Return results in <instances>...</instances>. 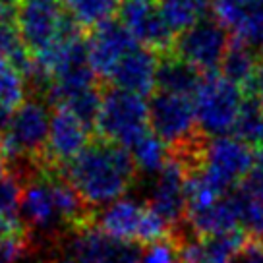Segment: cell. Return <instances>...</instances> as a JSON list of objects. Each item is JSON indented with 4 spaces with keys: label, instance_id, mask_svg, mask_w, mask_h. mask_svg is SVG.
I'll return each instance as SVG.
<instances>
[{
    "label": "cell",
    "instance_id": "83f0119b",
    "mask_svg": "<svg viewBox=\"0 0 263 263\" xmlns=\"http://www.w3.org/2000/svg\"><path fill=\"white\" fill-rule=\"evenodd\" d=\"M236 263H263V242L250 240Z\"/></svg>",
    "mask_w": 263,
    "mask_h": 263
},
{
    "label": "cell",
    "instance_id": "ffe728a7",
    "mask_svg": "<svg viewBox=\"0 0 263 263\" xmlns=\"http://www.w3.org/2000/svg\"><path fill=\"white\" fill-rule=\"evenodd\" d=\"M122 0H64V10L68 17L80 29H97L99 25L112 22L118 14Z\"/></svg>",
    "mask_w": 263,
    "mask_h": 263
},
{
    "label": "cell",
    "instance_id": "44dd1931",
    "mask_svg": "<svg viewBox=\"0 0 263 263\" xmlns=\"http://www.w3.org/2000/svg\"><path fill=\"white\" fill-rule=\"evenodd\" d=\"M240 215V227L248 238L254 242H263V196L252 190L246 182L236 192H232Z\"/></svg>",
    "mask_w": 263,
    "mask_h": 263
},
{
    "label": "cell",
    "instance_id": "4fadbf2b",
    "mask_svg": "<svg viewBox=\"0 0 263 263\" xmlns=\"http://www.w3.org/2000/svg\"><path fill=\"white\" fill-rule=\"evenodd\" d=\"M89 128L68 108L57 107L50 116V132L45 164L62 171L89 143Z\"/></svg>",
    "mask_w": 263,
    "mask_h": 263
},
{
    "label": "cell",
    "instance_id": "3957f363",
    "mask_svg": "<svg viewBox=\"0 0 263 263\" xmlns=\"http://www.w3.org/2000/svg\"><path fill=\"white\" fill-rule=\"evenodd\" d=\"M95 128L101 140L132 149L151 132L149 107L140 95L110 87L103 93Z\"/></svg>",
    "mask_w": 263,
    "mask_h": 263
},
{
    "label": "cell",
    "instance_id": "cb8c5ba5",
    "mask_svg": "<svg viewBox=\"0 0 263 263\" xmlns=\"http://www.w3.org/2000/svg\"><path fill=\"white\" fill-rule=\"evenodd\" d=\"M132 157L141 173H161L168 161V147L151 130L132 147Z\"/></svg>",
    "mask_w": 263,
    "mask_h": 263
},
{
    "label": "cell",
    "instance_id": "277c9868",
    "mask_svg": "<svg viewBox=\"0 0 263 263\" xmlns=\"http://www.w3.org/2000/svg\"><path fill=\"white\" fill-rule=\"evenodd\" d=\"M95 227L118 240L151 246L174 236V230L149 205L122 197L95 215Z\"/></svg>",
    "mask_w": 263,
    "mask_h": 263
},
{
    "label": "cell",
    "instance_id": "9a60e30c",
    "mask_svg": "<svg viewBox=\"0 0 263 263\" xmlns=\"http://www.w3.org/2000/svg\"><path fill=\"white\" fill-rule=\"evenodd\" d=\"M176 240L182 263H236L250 242L248 234L242 230L207 238L182 236Z\"/></svg>",
    "mask_w": 263,
    "mask_h": 263
},
{
    "label": "cell",
    "instance_id": "4dcf8cb0",
    "mask_svg": "<svg viewBox=\"0 0 263 263\" xmlns=\"http://www.w3.org/2000/svg\"><path fill=\"white\" fill-rule=\"evenodd\" d=\"M261 105H263V101H261Z\"/></svg>",
    "mask_w": 263,
    "mask_h": 263
},
{
    "label": "cell",
    "instance_id": "7a4b0ae2",
    "mask_svg": "<svg viewBox=\"0 0 263 263\" xmlns=\"http://www.w3.org/2000/svg\"><path fill=\"white\" fill-rule=\"evenodd\" d=\"M49 107L41 99H27L6 122V132L2 136L6 168L16 173L24 166L35 168L45 164V153L50 132Z\"/></svg>",
    "mask_w": 263,
    "mask_h": 263
},
{
    "label": "cell",
    "instance_id": "52a82bcc",
    "mask_svg": "<svg viewBox=\"0 0 263 263\" xmlns=\"http://www.w3.org/2000/svg\"><path fill=\"white\" fill-rule=\"evenodd\" d=\"M16 25L31 57L45 52L78 27L66 14L64 0H22L16 12Z\"/></svg>",
    "mask_w": 263,
    "mask_h": 263
},
{
    "label": "cell",
    "instance_id": "2e32d148",
    "mask_svg": "<svg viewBox=\"0 0 263 263\" xmlns=\"http://www.w3.org/2000/svg\"><path fill=\"white\" fill-rule=\"evenodd\" d=\"M157 70H159L157 52L138 45L116 64L108 80L112 82L116 89L145 97L155 89Z\"/></svg>",
    "mask_w": 263,
    "mask_h": 263
},
{
    "label": "cell",
    "instance_id": "6da1fadb",
    "mask_svg": "<svg viewBox=\"0 0 263 263\" xmlns=\"http://www.w3.org/2000/svg\"><path fill=\"white\" fill-rule=\"evenodd\" d=\"M68 182L89 207L110 205L136 182L138 166L126 147L97 138L62 168Z\"/></svg>",
    "mask_w": 263,
    "mask_h": 263
},
{
    "label": "cell",
    "instance_id": "ac0fdd59",
    "mask_svg": "<svg viewBox=\"0 0 263 263\" xmlns=\"http://www.w3.org/2000/svg\"><path fill=\"white\" fill-rule=\"evenodd\" d=\"M259 60L257 50L248 43L234 39L230 41V47L221 62V76L230 83L238 85L240 89L250 91L254 87L257 72H259Z\"/></svg>",
    "mask_w": 263,
    "mask_h": 263
},
{
    "label": "cell",
    "instance_id": "9c48e42d",
    "mask_svg": "<svg viewBox=\"0 0 263 263\" xmlns=\"http://www.w3.org/2000/svg\"><path fill=\"white\" fill-rule=\"evenodd\" d=\"M255 157L257 155H254V147L236 138H209L199 173H203L222 192H227L234 184L248 180L255 166Z\"/></svg>",
    "mask_w": 263,
    "mask_h": 263
},
{
    "label": "cell",
    "instance_id": "e0dca14e",
    "mask_svg": "<svg viewBox=\"0 0 263 263\" xmlns=\"http://www.w3.org/2000/svg\"><path fill=\"white\" fill-rule=\"evenodd\" d=\"M186 224L192 229L194 236H197V238L236 232L240 227V215L232 194L229 197L219 199L215 205L207 207V209L190 211L186 215Z\"/></svg>",
    "mask_w": 263,
    "mask_h": 263
},
{
    "label": "cell",
    "instance_id": "30bf717a",
    "mask_svg": "<svg viewBox=\"0 0 263 263\" xmlns=\"http://www.w3.org/2000/svg\"><path fill=\"white\" fill-rule=\"evenodd\" d=\"M143 250L138 242L112 238L93 224L72 232L60 263H140Z\"/></svg>",
    "mask_w": 263,
    "mask_h": 263
},
{
    "label": "cell",
    "instance_id": "7c38bea8",
    "mask_svg": "<svg viewBox=\"0 0 263 263\" xmlns=\"http://www.w3.org/2000/svg\"><path fill=\"white\" fill-rule=\"evenodd\" d=\"M186 184H188V171L168 155V161L157 176L155 188L151 192L147 205L174 230V236H182L180 227L186 222L188 215Z\"/></svg>",
    "mask_w": 263,
    "mask_h": 263
},
{
    "label": "cell",
    "instance_id": "7402d4cb",
    "mask_svg": "<svg viewBox=\"0 0 263 263\" xmlns=\"http://www.w3.org/2000/svg\"><path fill=\"white\" fill-rule=\"evenodd\" d=\"M234 138L250 147H263V105L259 97L248 95L232 126Z\"/></svg>",
    "mask_w": 263,
    "mask_h": 263
},
{
    "label": "cell",
    "instance_id": "8fae6325",
    "mask_svg": "<svg viewBox=\"0 0 263 263\" xmlns=\"http://www.w3.org/2000/svg\"><path fill=\"white\" fill-rule=\"evenodd\" d=\"M118 22L136 39L138 45L157 54H168L174 45V31L168 25L159 0H122Z\"/></svg>",
    "mask_w": 263,
    "mask_h": 263
},
{
    "label": "cell",
    "instance_id": "484cf974",
    "mask_svg": "<svg viewBox=\"0 0 263 263\" xmlns=\"http://www.w3.org/2000/svg\"><path fill=\"white\" fill-rule=\"evenodd\" d=\"M140 263H182L178 240L168 238L155 242L151 246H145Z\"/></svg>",
    "mask_w": 263,
    "mask_h": 263
},
{
    "label": "cell",
    "instance_id": "f546056e",
    "mask_svg": "<svg viewBox=\"0 0 263 263\" xmlns=\"http://www.w3.org/2000/svg\"><path fill=\"white\" fill-rule=\"evenodd\" d=\"M6 168V159H4V145H2V136H0V171Z\"/></svg>",
    "mask_w": 263,
    "mask_h": 263
},
{
    "label": "cell",
    "instance_id": "5b68a950",
    "mask_svg": "<svg viewBox=\"0 0 263 263\" xmlns=\"http://www.w3.org/2000/svg\"><path fill=\"white\" fill-rule=\"evenodd\" d=\"M238 85L221 74H205L194 95V107L199 132L207 138H221L236 122L244 95Z\"/></svg>",
    "mask_w": 263,
    "mask_h": 263
},
{
    "label": "cell",
    "instance_id": "4316f807",
    "mask_svg": "<svg viewBox=\"0 0 263 263\" xmlns=\"http://www.w3.org/2000/svg\"><path fill=\"white\" fill-rule=\"evenodd\" d=\"M252 190H255L259 196H263V147L259 149V155L255 157V166L252 174L248 176V180H244Z\"/></svg>",
    "mask_w": 263,
    "mask_h": 263
},
{
    "label": "cell",
    "instance_id": "5bb4252c",
    "mask_svg": "<svg viewBox=\"0 0 263 263\" xmlns=\"http://www.w3.org/2000/svg\"><path fill=\"white\" fill-rule=\"evenodd\" d=\"M134 47H138L136 39L126 31L120 22H107L99 25L85 39L87 60L97 78L107 80L112 74L116 64L122 60Z\"/></svg>",
    "mask_w": 263,
    "mask_h": 263
},
{
    "label": "cell",
    "instance_id": "f1b7e54d",
    "mask_svg": "<svg viewBox=\"0 0 263 263\" xmlns=\"http://www.w3.org/2000/svg\"><path fill=\"white\" fill-rule=\"evenodd\" d=\"M22 0H0V20H16V12Z\"/></svg>",
    "mask_w": 263,
    "mask_h": 263
},
{
    "label": "cell",
    "instance_id": "603a6c76",
    "mask_svg": "<svg viewBox=\"0 0 263 263\" xmlns=\"http://www.w3.org/2000/svg\"><path fill=\"white\" fill-rule=\"evenodd\" d=\"M207 4L209 0H159L163 16L166 17L174 33H182L199 20H203Z\"/></svg>",
    "mask_w": 263,
    "mask_h": 263
},
{
    "label": "cell",
    "instance_id": "8992f818",
    "mask_svg": "<svg viewBox=\"0 0 263 263\" xmlns=\"http://www.w3.org/2000/svg\"><path fill=\"white\" fill-rule=\"evenodd\" d=\"M149 126L168 151H178L196 143L203 136L197 128L192 97L155 91L149 101Z\"/></svg>",
    "mask_w": 263,
    "mask_h": 263
},
{
    "label": "cell",
    "instance_id": "d6986e66",
    "mask_svg": "<svg viewBox=\"0 0 263 263\" xmlns=\"http://www.w3.org/2000/svg\"><path fill=\"white\" fill-rule=\"evenodd\" d=\"M201 80H203L201 72H197L196 68H192L174 54H163L159 60L155 83L157 91L192 97V95H196Z\"/></svg>",
    "mask_w": 263,
    "mask_h": 263
},
{
    "label": "cell",
    "instance_id": "ba28073f",
    "mask_svg": "<svg viewBox=\"0 0 263 263\" xmlns=\"http://www.w3.org/2000/svg\"><path fill=\"white\" fill-rule=\"evenodd\" d=\"M230 47L229 29L219 20L203 17L176 35L173 54L201 74H213Z\"/></svg>",
    "mask_w": 263,
    "mask_h": 263
},
{
    "label": "cell",
    "instance_id": "d4e9b609",
    "mask_svg": "<svg viewBox=\"0 0 263 263\" xmlns=\"http://www.w3.org/2000/svg\"><path fill=\"white\" fill-rule=\"evenodd\" d=\"M25 78L14 68H0V124H6L24 103Z\"/></svg>",
    "mask_w": 263,
    "mask_h": 263
}]
</instances>
